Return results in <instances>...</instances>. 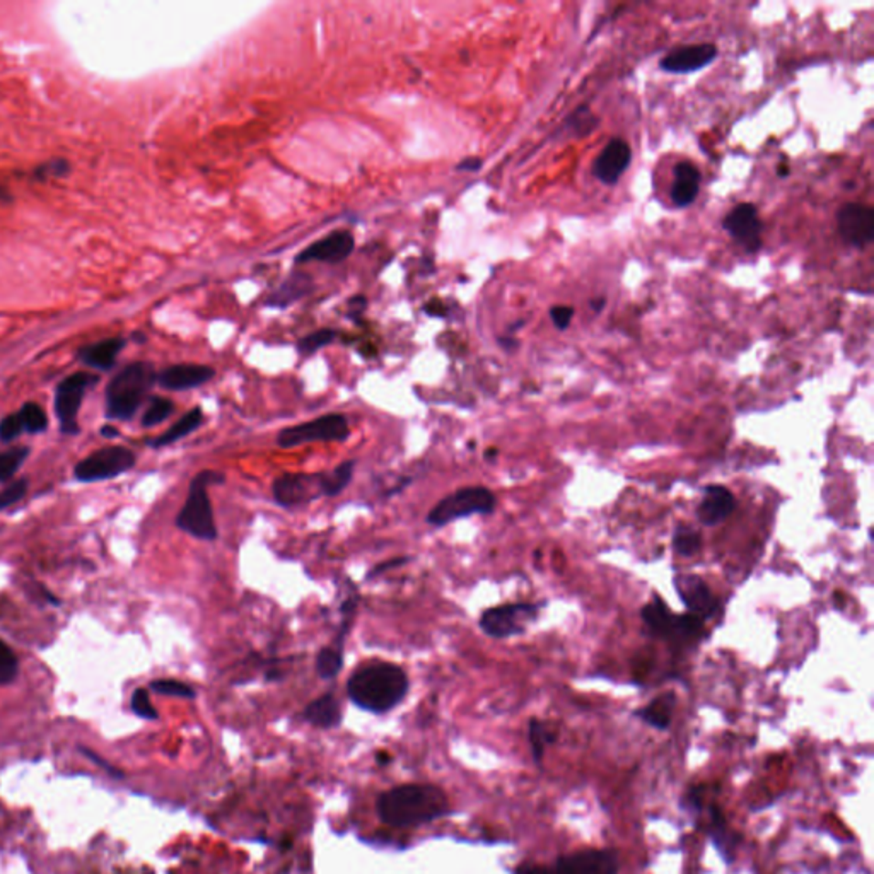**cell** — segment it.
Returning a JSON list of instances; mask_svg holds the SVG:
<instances>
[{"mask_svg": "<svg viewBox=\"0 0 874 874\" xmlns=\"http://www.w3.org/2000/svg\"><path fill=\"white\" fill-rule=\"evenodd\" d=\"M23 431H25V426H23V422H21L19 414L7 416V417L0 422V441H2V443L14 441L16 437H19V434Z\"/></svg>", "mask_w": 874, "mask_h": 874, "instance_id": "obj_40", "label": "cell"}, {"mask_svg": "<svg viewBox=\"0 0 874 874\" xmlns=\"http://www.w3.org/2000/svg\"><path fill=\"white\" fill-rule=\"evenodd\" d=\"M722 227L728 235L743 247L748 253H755L762 247V229L758 210L753 204H740L722 219Z\"/></svg>", "mask_w": 874, "mask_h": 874, "instance_id": "obj_13", "label": "cell"}, {"mask_svg": "<svg viewBox=\"0 0 874 874\" xmlns=\"http://www.w3.org/2000/svg\"><path fill=\"white\" fill-rule=\"evenodd\" d=\"M135 465V455L123 446H111L92 453L76 467V477L80 482H100L115 479L131 470Z\"/></svg>", "mask_w": 874, "mask_h": 874, "instance_id": "obj_10", "label": "cell"}, {"mask_svg": "<svg viewBox=\"0 0 874 874\" xmlns=\"http://www.w3.org/2000/svg\"><path fill=\"white\" fill-rule=\"evenodd\" d=\"M147 874H153V873H147Z\"/></svg>", "mask_w": 874, "mask_h": 874, "instance_id": "obj_49", "label": "cell"}, {"mask_svg": "<svg viewBox=\"0 0 874 874\" xmlns=\"http://www.w3.org/2000/svg\"><path fill=\"white\" fill-rule=\"evenodd\" d=\"M121 347H123V342L120 339L103 340L91 347H86L80 353V359L84 364L91 365V367L110 369L115 363Z\"/></svg>", "mask_w": 874, "mask_h": 874, "instance_id": "obj_26", "label": "cell"}, {"mask_svg": "<svg viewBox=\"0 0 874 874\" xmlns=\"http://www.w3.org/2000/svg\"><path fill=\"white\" fill-rule=\"evenodd\" d=\"M675 587L679 600L689 608V614L697 615L704 622L718 614L719 600L712 595L711 587L705 584L702 577L695 574L677 575Z\"/></svg>", "mask_w": 874, "mask_h": 874, "instance_id": "obj_14", "label": "cell"}, {"mask_svg": "<svg viewBox=\"0 0 874 874\" xmlns=\"http://www.w3.org/2000/svg\"><path fill=\"white\" fill-rule=\"evenodd\" d=\"M528 736H530V743H532V750H533L536 762H540L543 753H545V746L555 742V734L548 730L543 722L532 719Z\"/></svg>", "mask_w": 874, "mask_h": 874, "instance_id": "obj_31", "label": "cell"}, {"mask_svg": "<svg viewBox=\"0 0 874 874\" xmlns=\"http://www.w3.org/2000/svg\"><path fill=\"white\" fill-rule=\"evenodd\" d=\"M26 448H16L7 453H0V482H5L13 477L16 470L23 465L27 458Z\"/></svg>", "mask_w": 874, "mask_h": 874, "instance_id": "obj_36", "label": "cell"}, {"mask_svg": "<svg viewBox=\"0 0 874 874\" xmlns=\"http://www.w3.org/2000/svg\"><path fill=\"white\" fill-rule=\"evenodd\" d=\"M357 606H359V596H357V593L349 595V596L343 600V603H342V606H340L342 618H340L337 637H335L332 646L339 648L342 651H343V646H345V639H347V636H349V630H351V627H353V616H355V612H357Z\"/></svg>", "mask_w": 874, "mask_h": 874, "instance_id": "obj_29", "label": "cell"}, {"mask_svg": "<svg viewBox=\"0 0 874 874\" xmlns=\"http://www.w3.org/2000/svg\"><path fill=\"white\" fill-rule=\"evenodd\" d=\"M353 469H355V461L349 459V461H343L333 470L321 471L323 473L325 497H335L342 494L349 487V483L353 482Z\"/></svg>", "mask_w": 874, "mask_h": 874, "instance_id": "obj_27", "label": "cell"}, {"mask_svg": "<svg viewBox=\"0 0 874 874\" xmlns=\"http://www.w3.org/2000/svg\"><path fill=\"white\" fill-rule=\"evenodd\" d=\"M675 702L677 700H675L673 693H665V695L654 699L653 702L646 705L644 709H639L636 712V716L642 719L644 722H648L649 726L656 728V730H668L669 724H671V718H673Z\"/></svg>", "mask_w": 874, "mask_h": 874, "instance_id": "obj_22", "label": "cell"}, {"mask_svg": "<svg viewBox=\"0 0 874 874\" xmlns=\"http://www.w3.org/2000/svg\"><path fill=\"white\" fill-rule=\"evenodd\" d=\"M224 480L226 477L221 471L204 470L196 473L190 483L186 502L176 518V526L182 532L204 542H214L217 538V526L207 489L210 485H221Z\"/></svg>", "mask_w": 874, "mask_h": 874, "instance_id": "obj_3", "label": "cell"}, {"mask_svg": "<svg viewBox=\"0 0 874 874\" xmlns=\"http://www.w3.org/2000/svg\"><path fill=\"white\" fill-rule=\"evenodd\" d=\"M351 436L349 422L342 414H327L321 417L304 422L300 426L286 427L279 432L275 443L284 449L296 448L302 444L316 443H343Z\"/></svg>", "mask_w": 874, "mask_h": 874, "instance_id": "obj_7", "label": "cell"}, {"mask_svg": "<svg viewBox=\"0 0 874 874\" xmlns=\"http://www.w3.org/2000/svg\"><path fill=\"white\" fill-rule=\"evenodd\" d=\"M480 168H482V159L480 157H467L457 166V170L459 171H479Z\"/></svg>", "mask_w": 874, "mask_h": 874, "instance_id": "obj_44", "label": "cell"}, {"mask_svg": "<svg viewBox=\"0 0 874 874\" xmlns=\"http://www.w3.org/2000/svg\"><path fill=\"white\" fill-rule=\"evenodd\" d=\"M314 668L318 677L323 679H332L339 677L343 668V651L335 646H327L316 654Z\"/></svg>", "mask_w": 874, "mask_h": 874, "instance_id": "obj_28", "label": "cell"}, {"mask_svg": "<svg viewBox=\"0 0 874 874\" xmlns=\"http://www.w3.org/2000/svg\"><path fill=\"white\" fill-rule=\"evenodd\" d=\"M151 690H154L161 695H170V697H180V699H195V690L178 679H154L151 683Z\"/></svg>", "mask_w": 874, "mask_h": 874, "instance_id": "obj_35", "label": "cell"}, {"mask_svg": "<svg viewBox=\"0 0 874 874\" xmlns=\"http://www.w3.org/2000/svg\"><path fill=\"white\" fill-rule=\"evenodd\" d=\"M618 861L612 850L584 848L559 858L555 864H522L514 874H616Z\"/></svg>", "mask_w": 874, "mask_h": 874, "instance_id": "obj_6", "label": "cell"}, {"mask_svg": "<svg viewBox=\"0 0 874 874\" xmlns=\"http://www.w3.org/2000/svg\"><path fill=\"white\" fill-rule=\"evenodd\" d=\"M378 760L379 762H388V760H390V757H388V755H384V753H379Z\"/></svg>", "mask_w": 874, "mask_h": 874, "instance_id": "obj_48", "label": "cell"}, {"mask_svg": "<svg viewBox=\"0 0 874 874\" xmlns=\"http://www.w3.org/2000/svg\"><path fill=\"white\" fill-rule=\"evenodd\" d=\"M156 379V371L149 363L127 365L108 386V416L118 420L133 417Z\"/></svg>", "mask_w": 874, "mask_h": 874, "instance_id": "obj_4", "label": "cell"}, {"mask_svg": "<svg viewBox=\"0 0 874 874\" xmlns=\"http://www.w3.org/2000/svg\"><path fill=\"white\" fill-rule=\"evenodd\" d=\"M777 173H779V176H787V174H789V168H785V166H779Z\"/></svg>", "mask_w": 874, "mask_h": 874, "instance_id": "obj_47", "label": "cell"}, {"mask_svg": "<svg viewBox=\"0 0 874 874\" xmlns=\"http://www.w3.org/2000/svg\"><path fill=\"white\" fill-rule=\"evenodd\" d=\"M642 620L656 637L668 639L669 632H671V627H673L675 614H671L663 600H659L656 596L651 603H648L642 608Z\"/></svg>", "mask_w": 874, "mask_h": 874, "instance_id": "obj_25", "label": "cell"}, {"mask_svg": "<svg viewBox=\"0 0 874 874\" xmlns=\"http://www.w3.org/2000/svg\"><path fill=\"white\" fill-rule=\"evenodd\" d=\"M497 506V499L487 487H463L453 494L443 497L427 514V522L434 528H443L449 522L470 518L475 514H490Z\"/></svg>", "mask_w": 874, "mask_h": 874, "instance_id": "obj_5", "label": "cell"}, {"mask_svg": "<svg viewBox=\"0 0 874 874\" xmlns=\"http://www.w3.org/2000/svg\"><path fill=\"white\" fill-rule=\"evenodd\" d=\"M174 412V404L168 400V398H161V396H154L151 400V404L147 406L145 410L144 417H142V426L144 427H154V426H159L161 422H164L166 418L170 417L171 414Z\"/></svg>", "mask_w": 874, "mask_h": 874, "instance_id": "obj_32", "label": "cell"}, {"mask_svg": "<svg viewBox=\"0 0 874 874\" xmlns=\"http://www.w3.org/2000/svg\"><path fill=\"white\" fill-rule=\"evenodd\" d=\"M132 711L144 719H157V711L154 705L151 704L149 692L145 689H137L132 695Z\"/></svg>", "mask_w": 874, "mask_h": 874, "instance_id": "obj_38", "label": "cell"}, {"mask_svg": "<svg viewBox=\"0 0 874 874\" xmlns=\"http://www.w3.org/2000/svg\"><path fill=\"white\" fill-rule=\"evenodd\" d=\"M406 562H408V559H404V557H398V559H395V561L383 562V563L376 565V567L367 574V577L383 574V573H386L388 569H393V565H404Z\"/></svg>", "mask_w": 874, "mask_h": 874, "instance_id": "obj_43", "label": "cell"}, {"mask_svg": "<svg viewBox=\"0 0 874 874\" xmlns=\"http://www.w3.org/2000/svg\"><path fill=\"white\" fill-rule=\"evenodd\" d=\"M838 233L844 243L852 248L862 249L874 239V212L862 204H846L837 216Z\"/></svg>", "mask_w": 874, "mask_h": 874, "instance_id": "obj_12", "label": "cell"}, {"mask_svg": "<svg viewBox=\"0 0 874 874\" xmlns=\"http://www.w3.org/2000/svg\"><path fill=\"white\" fill-rule=\"evenodd\" d=\"M702 547V536L690 526H679L673 536V548L679 555L692 557Z\"/></svg>", "mask_w": 874, "mask_h": 874, "instance_id": "obj_30", "label": "cell"}, {"mask_svg": "<svg viewBox=\"0 0 874 874\" xmlns=\"http://www.w3.org/2000/svg\"><path fill=\"white\" fill-rule=\"evenodd\" d=\"M355 247V239L353 233L349 231H335L332 235L325 236L323 239L313 243L310 248L304 249L298 255L296 261L298 263H306V261H328V263H339L345 260Z\"/></svg>", "mask_w": 874, "mask_h": 874, "instance_id": "obj_17", "label": "cell"}, {"mask_svg": "<svg viewBox=\"0 0 874 874\" xmlns=\"http://www.w3.org/2000/svg\"><path fill=\"white\" fill-rule=\"evenodd\" d=\"M275 502L282 508H300L325 497L323 473H282L272 485Z\"/></svg>", "mask_w": 874, "mask_h": 874, "instance_id": "obj_9", "label": "cell"}, {"mask_svg": "<svg viewBox=\"0 0 874 874\" xmlns=\"http://www.w3.org/2000/svg\"><path fill=\"white\" fill-rule=\"evenodd\" d=\"M17 675V658L11 648L0 640V685L11 683Z\"/></svg>", "mask_w": 874, "mask_h": 874, "instance_id": "obj_37", "label": "cell"}, {"mask_svg": "<svg viewBox=\"0 0 874 874\" xmlns=\"http://www.w3.org/2000/svg\"><path fill=\"white\" fill-rule=\"evenodd\" d=\"M27 490V482L25 479L21 480H16V482L11 483L9 487H5L2 492H0V511L7 510L14 506L16 502H19Z\"/></svg>", "mask_w": 874, "mask_h": 874, "instance_id": "obj_39", "label": "cell"}, {"mask_svg": "<svg viewBox=\"0 0 874 874\" xmlns=\"http://www.w3.org/2000/svg\"><path fill=\"white\" fill-rule=\"evenodd\" d=\"M630 161H632L630 145L627 144L624 139H612L596 157L593 164V173L601 183L615 184L630 166Z\"/></svg>", "mask_w": 874, "mask_h": 874, "instance_id": "obj_16", "label": "cell"}, {"mask_svg": "<svg viewBox=\"0 0 874 874\" xmlns=\"http://www.w3.org/2000/svg\"><path fill=\"white\" fill-rule=\"evenodd\" d=\"M80 752H82V753H84L86 757L91 758L94 763H98L100 767H103V769H105L106 772H108V774H111V775H115V777H118V779H121V777H123V774H121L120 770L113 769L111 765H108L105 760H101V758L98 757L96 753H92L91 750H88V748H80Z\"/></svg>", "mask_w": 874, "mask_h": 874, "instance_id": "obj_42", "label": "cell"}, {"mask_svg": "<svg viewBox=\"0 0 874 874\" xmlns=\"http://www.w3.org/2000/svg\"><path fill=\"white\" fill-rule=\"evenodd\" d=\"M103 436H106V437H115V436H118L117 429H113V427H103Z\"/></svg>", "mask_w": 874, "mask_h": 874, "instance_id": "obj_46", "label": "cell"}, {"mask_svg": "<svg viewBox=\"0 0 874 874\" xmlns=\"http://www.w3.org/2000/svg\"><path fill=\"white\" fill-rule=\"evenodd\" d=\"M202 424H204V410H202L200 406H195V408H192L190 412H186L174 426H171L170 429L164 432L163 436H159L154 441H151V446H153V448L170 446V444L176 443V441H180L183 437L190 436V434L196 431Z\"/></svg>", "mask_w": 874, "mask_h": 874, "instance_id": "obj_24", "label": "cell"}, {"mask_svg": "<svg viewBox=\"0 0 874 874\" xmlns=\"http://www.w3.org/2000/svg\"><path fill=\"white\" fill-rule=\"evenodd\" d=\"M410 681L400 666L371 661L357 668L347 681V695L359 709L384 714L404 702Z\"/></svg>", "mask_w": 874, "mask_h": 874, "instance_id": "obj_1", "label": "cell"}, {"mask_svg": "<svg viewBox=\"0 0 874 874\" xmlns=\"http://www.w3.org/2000/svg\"><path fill=\"white\" fill-rule=\"evenodd\" d=\"M448 808V797L431 784L398 785L378 799L379 818L396 828L434 822L444 816Z\"/></svg>", "mask_w": 874, "mask_h": 874, "instance_id": "obj_2", "label": "cell"}, {"mask_svg": "<svg viewBox=\"0 0 874 874\" xmlns=\"http://www.w3.org/2000/svg\"><path fill=\"white\" fill-rule=\"evenodd\" d=\"M736 508V499L724 485H707L697 508V520L704 526H718L726 521Z\"/></svg>", "mask_w": 874, "mask_h": 874, "instance_id": "obj_18", "label": "cell"}, {"mask_svg": "<svg viewBox=\"0 0 874 874\" xmlns=\"http://www.w3.org/2000/svg\"><path fill=\"white\" fill-rule=\"evenodd\" d=\"M550 318H552L555 328L563 332V330L569 328L573 318H574V308H571V306H562V304L553 306V308L550 310Z\"/></svg>", "mask_w": 874, "mask_h": 874, "instance_id": "obj_41", "label": "cell"}, {"mask_svg": "<svg viewBox=\"0 0 874 874\" xmlns=\"http://www.w3.org/2000/svg\"><path fill=\"white\" fill-rule=\"evenodd\" d=\"M335 337L337 335H335L333 330H328V328L318 330V332H313V333H310V335H306L300 340L298 351L302 355H311V353H318L320 349L330 345L335 340Z\"/></svg>", "mask_w": 874, "mask_h": 874, "instance_id": "obj_33", "label": "cell"}, {"mask_svg": "<svg viewBox=\"0 0 874 874\" xmlns=\"http://www.w3.org/2000/svg\"><path fill=\"white\" fill-rule=\"evenodd\" d=\"M673 174H675V180L671 184V200L679 207H687L699 195L700 182H702L700 171L697 166H693L692 163L681 161L675 166Z\"/></svg>", "mask_w": 874, "mask_h": 874, "instance_id": "obj_20", "label": "cell"}, {"mask_svg": "<svg viewBox=\"0 0 874 874\" xmlns=\"http://www.w3.org/2000/svg\"><path fill=\"white\" fill-rule=\"evenodd\" d=\"M605 304H606L605 298H596V300H591V308H593L596 313H601V310L605 308Z\"/></svg>", "mask_w": 874, "mask_h": 874, "instance_id": "obj_45", "label": "cell"}, {"mask_svg": "<svg viewBox=\"0 0 874 874\" xmlns=\"http://www.w3.org/2000/svg\"><path fill=\"white\" fill-rule=\"evenodd\" d=\"M96 381H98V378L92 376V374L76 373L70 378L64 379L60 383L58 390H57V396H55V408H57L58 420L62 424V431L68 432V434L78 432L79 427L76 418H78L82 396Z\"/></svg>", "mask_w": 874, "mask_h": 874, "instance_id": "obj_11", "label": "cell"}, {"mask_svg": "<svg viewBox=\"0 0 874 874\" xmlns=\"http://www.w3.org/2000/svg\"><path fill=\"white\" fill-rule=\"evenodd\" d=\"M716 57H718V47L712 43L689 45L668 53L659 62V67L665 72H671V74H689L709 66Z\"/></svg>", "mask_w": 874, "mask_h": 874, "instance_id": "obj_15", "label": "cell"}, {"mask_svg": "<svg viewBox=\"0 0 874 874\" xmlns=\"http://www.w3.org/2000/svg\"><path fill=\"white\" fill-rule=\"evenodd\" d=\"M214 376H216V371L209 365L178 364L164 369L157 376V381L166 390L183 392V390L198 388V386L205 384Z\"/></svg>", "mask_w": 874, "mask_h": 874, "instance_id": "obj_19", "label": "cell"}, {"mask_svg": "<svg viewBox=\"0 0 874 874\" xmlns=\"http://www.w3.org/2000/svg\"><path fill=\"white\" fill-rule=\"evenodd\" d=\"M19 417L27 432H43L48 427V418L39 405H25L19 412Z\"/></svg>", "mask_w": 874, "mask_h": 874, "instance_id": "obj_34", "label": "cell"}, {"mask_svg": "<svg viewBox=\"0 0 874 874\" xmlns=\"http://www.w3.org/2000/svg\"><path fill=\"white\" fill-rule=\"evenodd\" d=\"M540 608L533 603H510L483 612L480 628L483 634L494 639H508L521 636L538 616Z\"/></svg>", "mask_w": 874, "mask_h": 874, "instance_id": "obj_8", "label": "cell"}, {"mask_svg": "<svg viewBox=\"0 0 874 874\" xmlns=\"http://www.w3.org/2000/svg\"><path fill=\"white\" fill-rule=\"evenodd\" d=\"M310 288H311V280L308 275L302 272L292 274L272 296L267 298L265 302L267 306H272V308H286L289 304L300 300L302 296H306Z\"/></svg>", "mask_w": 874, "mask_h": 874, "instance_id": "obj_23", "label": "cell"}, {"mask_svg": "<svg viewBox=\"0 0 874 874\" xmlns=\"http://www.w3.org/2000/svg\"><path fill=\"white\" fill-rule=\"evenodd\" d=\"M302 718L316 728L332 730V728H339L343 716H342V707L337 697L333 693H325L314 699L311 704L306 705V709L302 711Z\"/></svg>", "mask_w": 874, "mask_h": 874, "instance_id": "obj_21", "label": "cell"}]
</instances>
